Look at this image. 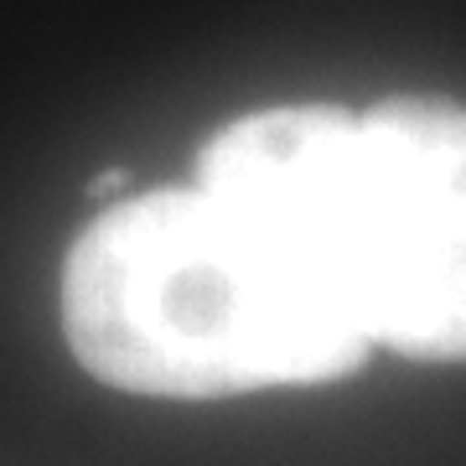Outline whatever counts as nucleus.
<instances>
[{
  "instance_id": "obj_2",
  "label": "nucleus",
  "mask_w": 466,
  "mask_h": 466,
  "mask_svg": "<svg viewBox=\"0 0 466 466\" xmlns=\"http://www.w3.org/2000/svg\"><path fill=\"white\" fill-rule=\"evenodd\" d=\"M373 218L358 265L368 342L456 363L466 348V119L451 99L400 94L363 115Z\"/></svg>"
},
{
  "instance_id": "obj_3",
  "label": "nucleus",
  "mask_w": 466,
  "mask_h": 466,
  "mask_svg": "<svg viewBox=\"0 0 466 466\" xmlns=\"http://www.w3.org/2000/svg\"><path fill=\"white\" fill-rule=\"evenodd\" d=\"M125 187V171H104L99 182H94V198H104V192H119Z\"/></svg>"
},
{
  "instance_id": "obj_1",
  "label": "nucleus",
  "mask_w": 466,
  "mask_h": 466,
  "mask_svg": "<svg viewBox=\"0 0 466 466\" xmlns=\"http://www.w3.org/2000/svg\"><path fill=\"white\" fill-rule=\"evenodd\" d=\"M63 332L99 383L150 400L332 383L373 352L311 254L202 187L115 202L78 233Z\"/></svg>"
}]
</instances>
